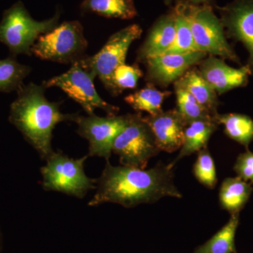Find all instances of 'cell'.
Masks as SVG:
<instances>
[{"mask_svg": "<svg viewBox=\"0 0 253 253\" xmlns=\"http://www.w3.org/2000/svg\"><path fill=\"white\" fill-rule=\"evenodd\" d=\"M174 166L158 163L149 169L111 166L107 161L99 179L97 190L89 206L113 203L125 208L154 204L162 198L181 199L182 194L174 184Z\"/></svg>", "mask_w": 253, "mask_h": 253, "instance_id": "6da1fadb", "label": "cell"}, {"mask_svg": "<svg viewBox=\"0 0 253 253\" xmlns=\"http://www.w3.org/2000/svg\"><path fill=\"white\" fill-rule=\"evenodd\" d=\"M42 84H23L16 91L17 97L10 106L9 122L17 128L26 141L43 159L53 153L52 132L61 122H76L78 113L64 114L60 110L61 102H51L45 96Z\"/></svg>", "mask_w": 253, "mask_h": 253, "instance_id": "7a4b0ae2", "label": "cell"}, {"mask_svg": "<svg viewBox=\"0 0 253 253\" xmlns=\"http://www.w3.org/2000/svg\"><path fill=\"white\" fill-rule=\"evenodd\" d=\"M59 14L38 21L33 19L23 3L17 2L6 10L0 22V42L9 48L12 56H31L32 47L42 35L59 25Z\"/></svg>", "mask_w": 253, "mask_h": 253, "instance_id": "3957f363", "label": "cell"}, {"mask_svg": "<svg viewBox=\"0 0 253 253\" xmlns=\"http://www.w3.org/2000/svg\"><path fill=\"white\" fill-rule=\"evenodd\" d=\"M88 42L78 21H65L42 35L32 47V55L45 61L68 64L84 59Z\"/></svg>", "mask_w": 253, "mask_h": 253, "instance_id": "277c9868", "label": "cell"}, {"mask_svg": "<svg viewBox=\"0 0 253 253\" xmlns=\"http://www.w3.org/2000/svg\"><path fill=\"white\" fill-rule=\"evenodd\" d=\"M126 126L113 141L112 152L124 166L145 169L160 149L151 127L140 113L126 114Z\"/></svg>", "mask_w": 253, "mask_h": 253, "instance_id": "5b68a950", "label": "cell"}, {"mask_svg": "<svg viewBox=\"0 0 253 253\" xmlns=\"http://www.w3.org/2000/svg\"><path fill=\"white\" fill-rule=\"evenodd\" d=\"M88 156L74 159L62 152H54L41 168L42 187L46 191H54L83 199L90 189H94V179L86 175L84 163Z\"/></svg>", "mask_w": 253, "mask_h": 253, "instance_id": "8992f818", "label": "cell"}, {"mask_svg": "<svg viewBox=\"0 0 253 253\" xmlns=\"http://www.w3.org/2000/svg\"><path fill=\"white\" fill-rule=\"evenodd\" d=\"M186 13L198 51L240 63L235 51L226 41L220 19L214 14L211 6L186 4Z\"/></svg>", "mask_w": 253, "mask_h": 253, "instance_id": "52a82bcc", "label": "cell"}, {"mask_svg": "<svg viewBox=\"0 0 253 253\" xmlns=\"http://www.w3.org/2000/svg\"><path fill=\"white\" fill-rule=\"evenodd\" d=\"M142 33L139 25L126 26L110 37L99 52L94 56L86 55L80 62L95 78H99L106 89L113 94V73L116 68L126 63L131 44L140 38Z\"/></svg>", "mask_w": 253, "mask_h": 253, "instance_id": "ba28073f", "label": "cell"}, {"mask_svg": "<svg viewBox=\"0 0 253 253\" xmlns=\"http://www.w3.org/2000/svg\"><path fill=\"white\" fill-rule=\"evenodd\" d=\"M94 76L80 61L73 63L66 73L44 81L46 89L59 87L66 94L79 104L87 115L94 113V110L100 109L107 113L108 116H117L119 108L105 101L96 91L94 85Z\"/></svg>", "mask_w": 253, "mask_h": 253, "instance_id": "9c48e42d", "label": "cell"}, {"mask_svg": "<svg viewBox=\"0 0 253 253\" xmlns=\"http://www.w3.org/2000/svg\"><path fill=\"white\" fill-rule=\"evenodd\" d=\"M126 116H113L99 117L94 113L82 116L76 123L77 132L89 142L87 156H99L109 161L112 152L113 141L126 126Z\"/></svg>", "mask_w": 253, "mask_h": 253, "instance_id": "30bf717a", "label": "cell"}, {"mask_svg": "<svg viewBox=\"0 0 253 253\" xmlns=\"http://www.w3.org/2000/svg\"><path fill=\"white\" fill-rule=\"evenodd\" d=\"M208 54L194 51L184 54H161L143 61L146 66V80L151 84L166 87L174 83L190 68L199 65Z\"/></svg>", "mask_w": 253, "mask_h": 253, "instance_id": "8fae6325", "label": "cell"}, {"mask_svg": "<svg viewBox=\"0 0 253 253\" xmlns=\"http://www.w3.org/2000/svg\"><path fill=\"white\" fill-rule=\"evenodd\" d=\"M220 10V21L229 38L241 42L249 52L248 66L253 75V0H236Z\"/></svg>", "mask_w": 253, "mask_h": 253, "instance_id": "7c38bea8", "label": "cell"}, {"mask_svg": "<svg viewBox=\"0 0 253 253\" xmlns=\"http://www.w3.org/2000/svg\"><path fill=\"white\" fill-rule=\"evenodd\" d=\"M199 67L202 77L219 95L246 86L251 75L247 66L232 68L223 60L210 55L200 62Z\"/></svg>", "mask_w": 253, "mask_h": 253, "instance_id": "4fadbf2b", "label": "cell"}, {"mask_svg": "<svg viewBox=\"0 0 253 253\" xmlns=\"http://www.w3.org/2000/svg\"><path fill=\"white\" fill-rule=\"evenodd\" d=\"M143 118L154 133L160 151L172 153L181 149L188 124L177 110L163 111Z\"/></svg>", "mask_w": 253, "mask_h": 253, "instance_id": "5bb4252c", "label": "cell"}, {"mask_svg": "<svg viewBox=\"0 0 253 253\" xmlns=\"http://www.w3.org/2000/svg\"><path fill=\"white\" fill-rule=\"evenodd\" d=\"M175 35V18L173 11L161 16L153 25L139 48L138 60L143 62L147 58L166 52L172 45Z\"/></svg>", "mask_w": 253, "mask_h": 253, "instance_id": "9a60e30c", "label": "cell"}, {"mask_svg": "<svg viewBox=\"0 0 253 253\" xmlns=\"http://www.w3.org/2000/svg\"><path fill=\"white\" fill-rule=\"evenodd\" d=\"M174 87L184 89L194 96L213 118L218 114L219 102L217 94L200 73L199 69L193 68L186 71L174 83Z\"/></svg>", "mask_w": 253, "mask_h": 253, "instance_id": "2e32d148", "label": "cell"}, {"mask_svg": "<svg viewBox=\"0 0 253 253\" xmlns=\"http://www.w3.org/2000/svg\"><path fill=\"white\" fill-rule=\"evenodd\" d=\"M217 126L214 120H201L189 123L184 131V142L179 154L171 164L174 166L181 158L207 147L208 141L217 130Z\"/></svg>", "mask_w": 253, "mask_h": 253, "instance_id": "e0dca14e", "label": "cell"}, {"mask_svg": "<svg viewBox=\"0 0 253 253\" xmlns=\"http://www.w3.org/2000/svg\"><path fill=\"white\" fill-rule=\"evenodd\" d=\"M252 191L251 184L239 176L226 178L219 189V204L231 214L239 213L249 201Z\"/></svg>", "mask_w": 253, "mask_h": 253, "instance_id": "ac0fdd59", "label": "cell"}, {"mask_svg": "<svg viewBox=\"0 0 253 253\" xmlns=\"http://www.w3.org/2000/svg\"><path fill=\"white\" fill-rule=\"evenodd\" d=\"M81 8L106 18L131 19L137 14L133 0H84Z\"/></svg>", "mask_w": 253, "mask_h": 253, "instance_id": "d6986e66", "label": "cell"}, {"mask_svg": "<svg viewBox=\"0 0 253 253\" xmlns=\"http://www.w3.org/2000/svg\"><path fill=\"white\" fill-rule=\"evenodd\" d=\"M239 223V213L231 214L225 225L193 253H236L235 236Z\"/></svg>", "mask_w": 253, "mask_h": 253, "instance_id": "ffe728a7", "label": "cell"}, {"mask_svg": "<svg viewBox=\"0 0 253 253\" xmlns=\"http://www.w3.org/2000/svg\"><path fill=\"white\" fill-rule=\"evenodd\" d=\"M218 125H222L224 132L233 140L248 147L253 139V120L239 113H218L214 118Z\"/></svg>", "mask_w": 253, "mask_h": 253, "instance_id": "44dd1931", "label": "cell"}, {"mask_svg": "<svg viewBox=\"0 0 253 253\" xmlns=\"http://www.w3.org/2000/svg\"><path fill=\"white\" fill-rule=\"evenodd\" d=\"M186 4L187 3L179 2L173 10L175 18V39L172 45L163 54H184L198 51L190 28L186 13Z\"/></svg>", "mask_w": 253, "mask_h": 253, "instance_id": "7402d4cb", "label": "cell"}, {"mask_svg": "<svg viewBox=\"0 0 253 253\" xmlns=\"http://www.w3.org/2000/svg\"><path fill=\"white\" fill-rule=\"evenodd\" d=\"M171 92L158 90L154 84L149 83L147 86L129 94L125 98L126 104L136 111H146L149 115L162 112V104Z\"/></svg>", "mask_w": 253, "mask_h": 253, "instance_id": "603a6c76", "label": "cell"}, {"mask_svg": "<svg viewBox=\"0 0 253 253\" xmlns=\"http://www.w3.org/2000/svg\"><path fill=\"white\" fill-rule=\"evenodd\" d=\"M31 70V66L21 64L12 55L0 59V92L17 91Z\"/></svg>", "mask_w": 253, "mask_h": 253, "instance_id": "cb8c5ba5", "label": "cell"}, {"mask_svg": "<svg viewBox=\"0 0 253 253\" xmlns=\"http://www.w3.org/2000/svg\"><path fill=\"white\" fill-rule=\"evenodd\" d=\"M176 110L187 124L201 120H214L211 113L198 102L193 95L184 89L174 87Z\"/></svg>", "mask_w": 253, "mask_h": 253, "instance_id": "d4e9b609", "label": "cell"}, {"mask_svg": "<svg viewBox=\"0 0 253 253\" xmlns=\"http://www.w3.org/2000/svg\"><path fill=\"white\" fill-rule=\"evenodd\" d=\"M194 174L196 179L208 189L215 187L217 182L215 165L207 147L199 151L194 166Z\"/></svg>", "mask_w": 253, "mask_h": 253, "instance_id": "484cf974", "label": "cell"}, {"mask_svg": "<svg viewBox=\"0 0 253 253\" xmlns=\"http://www.w3.org/2000/svg\"><path fill=\"white\" fill-rule=\"evenodd\" d=\"M142 76V71L136 65H121L113 73V95L119 94L126 89H134Z\"/></svg>", "mask_w": 253, "mask_h": 253, "instance_id": "4316f807", "label": "cell"}, {"mask_svg": "<svg viewBox=\"0 0 253 253\" xmlns=\"http://www.w3.org/2000/svg\"><path fill=\"white\" fill-rule=\"evenodd\" d=\"M234 170L243 180L253 183V153L247 151L240 154L234 166Z\"/></svg>", "mask_w": 253, "mask_h": 253, "instance_id": "83f0119b", "label": "cell"}, {"mask_svg": "<svg viewBox=\"0 0 253 253\" xmlns=\"http://www.w3.org/2000/svg\"><path fill=\"white\" fill-rule=\"evenodd\" d=\"M166 4H169L172 2V0H163ZM191 4L199 5L201 4H207L208 3L211 2L212 0H189Z\"/></svg>", "mask_w": 253, "mask_h": 253, "instance_id": "f1b7e54d", "label": "cell"}]
</instances>
